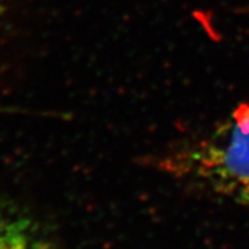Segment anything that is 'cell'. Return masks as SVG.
Instances as JSON below:
<instances>
[{
	"label": "cell",
	"instance_id": "obj_3",
	"mask_svg": "<svg viewBox=\"0 0 249 249\" xmlns=\"http://www.w3.org/2000/svg\"><path fill=\"white\" fill-rule=\"evenodd\" d=\"M248 10H249V9H248Z\"/></svg>",
	"mask_w": 249,
	"mask_h": 249
},
{
	"label": "cell",
	"instance_id": "obj_2",
	"mask_svg": "<svg viewBox=\"0 0 249 249\" xmlns=\"http://www.w3.org/2000/svg\"><path fill=\"white\" fill-rule=\"evenodd\" d=\"M0 249H57L32 219L0 208Z\"/></svg>",
	"mask_w": 249,
	"mask_h": 249
},
{
	"label": "cell",
	"instance_id": "obj_1",
	"mask_svg": "<svg viewBox=\"0 0 249 249\" xmlns=\"http://www.w3.org/2000/svg\"><path fill=\"white\" fill-rule=\"evenodd\" d=\"M160 172L249 206V103L206 133L160 155Z\"/></svg>",
	"mask_w": 249,
	"mask_h": 249
}]
</instances>
